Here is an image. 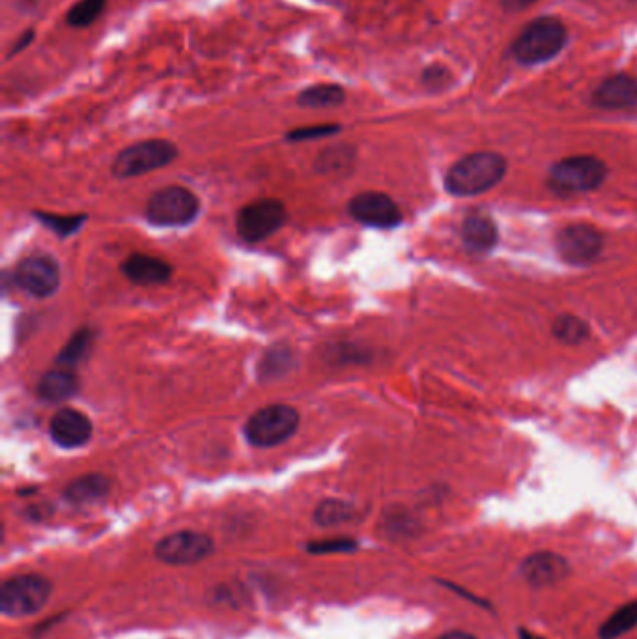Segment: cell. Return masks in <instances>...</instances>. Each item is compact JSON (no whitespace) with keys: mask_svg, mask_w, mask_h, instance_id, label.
Masks as SVG:
<instances>
[{"mask_svg":"<svg viewBox=\"0 0 637 639\" xmlns=\"http://www.w3.org/2000/svg\"><path fill=\"white\" fill-rule=\"evenodd\" d=\"M505 172V157L496 152H475L454 163L445 176V187L454 197H475L494 189Z\"/></svg>","mask_w":637,"mask_h":639,"instance_id":"obj_1","label":"cell"},{"mask_svg":"<svg viewBox=\"0 0 637 639\" xmlns=\"http://www.w3.org/2000/svg\"><path fill=\"white\" fill-rule=\"evenodd\" d=\"M568 42V30L557 17H538L512 43V57L524 66H537L557 57Z\"/></svg>","mask_w":637,"mask_h":639,"instance_id":"obj_2","label":"cell"},{"mask_svg":"<svg viewBox=\"0 0 637 639\" xmlns=\"http://www.w3.org/2000/svg\"><path fill=\"white\" fill-rule=\"evenodd\" d=\"M298 410L288 404H269L253 413L243 426V434L253 447L269 449L290 440L298 432Z\"/></svg>","mask_w":637,"mask_h":639,"instance_id":"obj_3","label":"cell"},{"mask_svg":"<svg viewBox=\"0 0 637 639\" xmlns=\"http://www.w3.org/2000/svg\"><path fill=\"white\" fill-rule=\"evenodd\" d=\"M608 167L595 156H572L557 161L548 174V185L557 195L595 191L606 180Z\"/></svg>","mask_w":637,"mask_h":639,"instance_id":"obj_4","label":"cell"},{"mask_svg":"<svg viewBox=\"0 0 637 639\" xmlns=\"http://www.w3.org/2000/svg\"><path fill=\"white\" fill-rule=\"evenodd\" d=\"M200 212V200L184 185H169L154 193L146 204L148 221L159 228L191 225Z\"/></svg>","mask_w":637,"mask_h":639,"instance_id":"obj_5","label":"cell"},{"mask_svg":"<svg viewBox=\"0 0 637 639\" xmlns=\"http://www.w3.org/2000/svg\"><path fill=\"white\" fill-rule=\"evenodd\" d=\"M53 585L40 574L8 578L0 587V611L6 617H29L49 602Z\"/></svg>","mask_w":637,"mask_h":639,"instance_id":"obj_6","label":"cell"},{"mask_svg":"<svg viewBox=\"0 0 637 639\" xmlns=\"http://www.w3.org/2000/svg\"><path fill=\"white\" fill-rule=\"evenodd\" d=\"M176 157V144L165 139H150L131 144L126 150H122L114 157L111 169L116 178H135L167 167Z\"/></svg>","mask_w":637,"mask_h":639,"instance_id":"obj_7","label":"cell"},{"mask_svg":"<svg viewBox=\"0 0 637 639\" xmlns=\"http://www.w3.org/2000/svg\"><path fill=\"white\" fill-rule=\"evenodd\" d=\"M288 215L283 202L277 199H260L243 206L236 217V230L241 240L258 243L268 240L286 223Z\"/></svg>","mask_w":637,"mask_h":639,"instance_id":"obj_8","label":"cell"},{"mask_svg":"<svg viewBox=\"0 0 637 639\" xmlns=\"http://www.w3.org/2000/svg\"><path fill=\"white\" fill-rule=\"evenodd\" d=\"M212 537L199 531H178L169 537L159 540L156 546V557L172 567L197 565L213 554Z\"/></svg>","mask_w":637,"mask_h":639,"instance_id":"obj_9","label":"cell"},{"mask_svg":"<svg viewBox=\"0 0 637 639\" xmlns=\"http://www.w3.org/2000/svg\"><path fill=\"white\" fill-rule=\"evenodd\" d=\"M14 281L32 298H49L60 286V270L53 256H27L17 264Z\"/></svg>","mask_w":637,"mask_h":639,"instance_id":"obj_10","label":"cell"},{"mask_svg":"<svg viewBox=\"0 0 637 639\" xmlns=\"http://www.w3.org/2000/svg\"><path fill=\"white\" fill-rule=\"evenodd\" d=\"M348 212L365 227L391 230L402 223V212L397 202L380 191H365L355 195L348 204Z\"/></svg>","mask_w":637,"mask_h":639,"instance_id":"obj_11","label":"cell"},{"mask_svg":"<svg viewBox=\"0 0 637 639\" xmlns=\"http://www.w3.org/2000/svg\"><path fill=\"white\" fill-rule=\"evenodd\" d=\"M557 253L568 264H589L602 253L604 238L600 230L591 225H568L557 234Z\"/></svg>","mask_w":637,"mask_h":639,"instance_id":"obj_12","label":"cell"},{"mask_svg":"<svg viewBox=\"0 0 637 639\" xmlns=\"http://www.w3.org/2000/svg\"><path fill=\"white\" fill-rule=\"evenodd\" d=\"M49 434L62 449H79L92 440L94 425L85 413L73 408H62L53 415L49 423Z\"/></svg>","mask_w":637,"mask_h":639,"instance_id":"obj_13","label":"cell"},{"mask_svg":"<svg viewBox=\"0 0 637 639\" xmlns=\"http://www.w3.org/2000/svg\"><path fill=\"white\" fill-rule=\"evenodd\" d=\"M593 103L606 111H623L637 105V79L617 73L604 79L593 92Z\"/></svg>","mask_w":637,"mask_h":639,"instance_id":"obj_14","label":"cell"},{"mask_svg":"<svg viewBox=\"0 0 637 639\" xmlns=\"http://www.w3.org/2000/svg\"><path fill=\"white\" fill-rule=\"evenodd\" d=\"M570 574V565L563 555L538 552L522 563V576L533 587H548L563 582Z\"/></svg>","mask_w":637,"mask_h":639,"instance_id":"obj_15","label":"cell"},{"mask_svg":"<svg viewBox=\"0 0 637 639\" xmlns=\"http://www.w3.org/2000/svg\"><path fill=\"white\" fill-rule=\"evenodd\" d=\"M122 273L133 284L154 286V284H163L170 281L172 266L163 258L135 253V255H129L124 260Z\"/></svg>","mask_w":637,"mask_h":639,"instance_id":"obj_16","label":"cell"},{"mask_svg":"<svg viewBox=\"0 0 637 639\" xmlns=\"http://www.w3.org/2000/svg\"><path fill=\"white\" fill-rule=\"evenodd\" d=\"M462 240L475 253H486L494 249L499 240L496 221L484 213L469 215L462 225Z\"/></svg>","mask_w":637,"mask_h":639,"instance_id":"obj_17","label":"cell"},{"mask_svg":"<svg viewBox=\"0 0 637 639\" xmlns=\"http://www.w3.org/2000/svg\"><path fill=\"white\" fill-rule=\"evenodd\" d=\"M79 389H81L79 376L71 369L57 367L43 374L38 384V397L45 402H64L68 398L75 397Z\"/></svg>","mask_w":637,"mask_h":639,"instance_id":"obj_18","label":"cell"},{"mask_svg":"<svg viewBox=\"0 0 637 639\" xmlns=\"http://www.w3.org/2000/svg\"><path fill=\"white\" fill-rule=\"evenodd\" d=\"M111 481L101 473H88L71 481L64 490V499L71 505H88L107 497Z\"/></svg>","mask_w":637,"mask_h":639,"instance_id":"obj_19","label":"cell"},{"mask_svg":"<svg viewBox=\"0 0 637 639\" xmlns=\"http://www.w3.org/2000/svg\"><path fill=\"white\" fill-rule=\"evenodd\" d=\"M94 342V331L83 327L71 335L70 341L60 350V354L55 359V365L62 369H75L83 359H85Z\"/></svg>","mask_w":637,"mask_h":639,"instance_id":"obj_20","label":"cell"},{"mask_svg":"<svg viewBox=\"0 0 637 639\" xmlns=\"http://www.w3.org/2000/svg\"><path fill=\"white\" fill-rule=\"evenodd\" d=\"M346 101V92L339 85H314L303 90L298 96V103L307 109H327L337 107Z\"/></svg>","mask_w":637,"mask_h":639,"instance_id":"obj_21","label":"cell"},{"mask_svg":"<svg viewBox=\"0 0 637 639\" xmlns=\"http://www.w3.org/2000/svg\"><path fill=\"white\" fill-rule=\"evenodd\" d=\"M355 516L352 503L342 499H326L314 511V522L322 527H335L348 524Z\"/></svg>","mask_w":637,"mask_h":639,"instance_id":"obj_22","label":"cell"},{"mask_svg":"<svg viewBox=\"0 0 637 639\" xmlns=\"http://www.w3.org/2000/svg\"><path fill=\"white\" fill-rule=\"evenodd\" d=\"M553 337L568 346H578L589 337V326L572 314H563L553 322Z\"/></svg>","mask_w":637,"mask_h":639,"instance_id":"obj_23","label":"cell"},{"mask_svg":"<svg viewBox=\"0 0 637 639\" xmlns=\"http://www.w3.org/2000/svg\"><path fill=\"white\" fill-rule=\"evenodd\" d=\"M637 625V602H630L615 611L600 628V639H617Z\"/></svg>","mask_w":637,"mask_h":639,"instance_id":"obj_24","label":"cell"},{"mask_svg":"<svg viewBox=\"0 0 637 639\" xmlns=\"http://www.w3.org/2000/svg\"><path fill=\"white\" fill-rule=\"evenodd\" d=\"M43 227L49 228L51 232H55L60 238H68L73 236L75 232H79V228L88 221L86 213L79 215H57V213L34 212L32 213Z\"/></svg>","mask_w":637,"mask_h":639,"instance_id":"obj_25","label":"cell"},{"mask_svg":"<svg viewBox=\"0 0 637 639\" xmlns=\"http://www.w3.org/2000/svg\"><path fill=\"white\" fill-rule=\"evenodd\" d=\"M105 6H107V0H79L77 4L71 6L66 21L73 29H85L98 21Z\"/></svg>","mask_w":637,"mask_h":639,"instance_id":"obj_26","label":"cell"},{"mask_svg":"<svg viewBox=\"0 0 637 639\" xmlns=\"http://www.w3.org/2000/svg\"><path fill=\"white\" fill-rule=\"evenodd\" d=\"M294 361L290 357L288 350H271L266 355V359L262 361V376L264 378H275V376H283L288 372V369H292Z\"/></svg>","mask_w":637,"mask_h":639,"instance_id":"obj_27","label":"cell"},{"mask_svg":"<svg viewBox=\"0 0 637 639\" xmlns=\"http://www.w3.org/2000/svg\"><path fill=\"white\" fill-rule=\"evenodd\" d=\"M339 131V124H320V126H307V128L292 129V131H290V133L286 135V141H316V139H324V137L337 135Z\"/></svg>","mask_w":637,"mask_h":639,"instance_id":"obj_28","label":"cell"},{"mask_svg":"<svg viewBox=\"0 0 637 639\" xmlns=\"http://www.w3.org/2000/svg\"><path fill=\"white\" fill-rule=\"evenodd\" d=\"M355 548H357V542L352 539L320 540V542L307 544V552L314 555L348 554V552H354Z\"/></svg>","mask_w":637,"mask_h":639,"instance_id":"obj_29","label":"cell"},{"mask_svg":"<svg viewBox=\"0 0 637 639\" xmlns=\"http://www.w3.org/2000/svg\"><path fill=\"white\" fill-rule=\"evenodd\" d=\"M451 81V71L443 66H430L428 70L423 73V83L428 88H441V86L447 85Z\"/></svg>","mask_w":637,"mask_h":639,"instance_id":"obj_30","label":"cell"},{"mask_svg":"<svg viewBox=\"0 0 637 639\" xmlns=\"http://www.w3.org/2000/svg\"><path fill=\"white\" fill-rule=\"evenodd\" d=\"M537 0H501L505 12H522L525 8L533 6Z\"/></svg>","mask_w":637,"mask_h":639,"instance_id":"obj_31","label":"cell"},{"mask_svg":"<svg viewBox=\"0 0 637 639\" xmlns=\"http://www.w3.org/2000/svg\"><path fill=\"white\" fill-rule=\"evenodd\" d=\"M32 40H34V30H29V32H25V34H23V36H21V38L17 40V43H15L14 49H12L10 53H8V58H12L14 57V55H17V53H21V51H23L25 47H29L30 42H32Z\"/></svg>","mask_w":637,"mask_h":639,"instance_id":"obj_32","label":"cell"},{"mask_svg":"<svg viewBox=\"0 0 637 639\" xmlns=\"http://www.w3.org/2000/svg\"><path fill=\"white\" fill-rule=\"evenodd\" d=\"M436 639H477L475 636H471L468 632H449V634H443Z\"/></svg>","mask_w":637,"mask_h":639,"instance_id":"obj_33","label":"cell"},{"mask_svg":"<svg viewBox=\"0 0 637 639\" xmlns=\"http://www.w3.org/2000/svg\"><path fill=\"white\" fill-rule=\"evenodd\" d=\"M520 639H544L537 636V634H533V632H529V630H525V628H520Z\"/></svg>","mask_w":637,"mask_h":639,"instance_id":"obj_34","label":"cell"}]
</instances>
